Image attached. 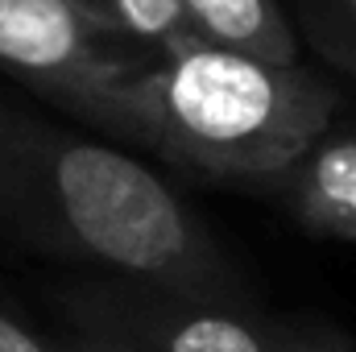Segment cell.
Instances as JSON below:
<instances>
[{
    "label": "cell",
    "instance_id": "cell-1",
    "mask_svg": "<svg viewBox=\"0 0 356 352\" xmlns=\"http://www.w3.org/2000/svg\"><path fill=\"white\" fill-rule=\"evenodd\" d=\"M0 245L79 273L253 294L175 182L0 91Z\"/></svg>",
    "mask_w": 356,
    "mask_h": 352
},
{
    "label": "cell",
    "instance_id": "cell-9",
    "mask_svg": "<svg viewBox=\"0 0 356 352\" xmlns=\"http://www.w3.org/2000/svg\"><path fill=\"white\" fill-rule=\"evenodd\" d=\"M277 352H356V340L348 332L332 328L327 319L282 315V349Z\"/></svg>",
    "mask_w": 356,
    "mask_h": 352
},
{
    "label": "cell",
    "instance_id": "cell-5",
    "mask_svg": "<svg viewBox=\"0 0 356 352\" xmlns=\"http://www.w3.org/2000/svg\"><path fill=\"white\" fill-rule=\"evenodd\" d=\"M261 191L298 228L332 241H356V129H327Z\"/></svg>",
    "mask_w": 356,
    "mask_h": 352
},
{
    "label": "cell",
    "instance_id": "cell-6",
    "mask_svg": "<svg viewBox=\"0 0 356 352\" xmlns=\"http://www.w3.org/2000/svg\"><path fill=\"white\" fill-rule=\"evenodd\" d=\"M199 42L266 63H298V29L277 0H182Z\"/></svg>",
    "mask_w": 356,
    "mask_h": 352
},
{
    "label": "cell",
    "instance_id": "cell-7",
    "mask_svg": "<svg viewBox=\"0 0 356 352\" xmlns=\"http://www.w3.org/2000/svg\"><path fill=\"white\" fill-rule=\"evenodd\" d=\"M83 4L108 25L116 42H129L149 58H162L195 42L182 0H83Z\"/></svg>",
    "mask_w": 356,
    "mask_h": 352
},
{
    "label": "cell",
    "instance_id": "cell-2",
    "mask_svg": "<svg viewBox=\"0 0 356 352\" xmlns=\"http://www.w3.org/2000/svg\"><path fill=\"white\" fill-rule=\"evenodd\" d=\"M336 104V88L302 63L195 38L120 75L88 125L191 175L261 191L332 129Z\"/></svg>",
    "mask_w": 356,
    "mask_h": 352
},
{
    "label": "cell",
    "instance_id": "cell-3",
    "mask_svg": "<svg viewBox=\"0 0 356 352\" xmlns=\"http://www.w3.org/2000/svg\"><path fill=\"white\" fill-rule=\"evenodd\" d=\"M67 332L99 336L124 352H277L282 315L257 294H224L162 278L75 273L54 286Z\"/></svg>",
    "mask_w": 356,
    "mask_h": 352
},
{
    "label": "cell",
    "instance_id": "cell-8",
    "mask_svg": "<svg viewBox=\"0 0 356 352\" xmlns=\"http://www.w3.org/2000/svg\"><path fill=\"white\" fill-rule=\"evenodd\" d=\"M294 29L340 71L356 75V0H298Z\"/></svg>",
    "mask_w": 356,
    "mask_h": 352
},
{
    "label": "cell",
    "instance_id": "cell-4",
    "mask_svg": "<svg viewBox=\"0 0 356 352\" xmlns=\"http://www.w3.org/2000/svg\"><path fill=\"white\" fill-rule=\"evenodd\" d=\"M137 63L83 0H0V71L83 125Z\"/></svg>",
    "mask_w": 356,
    "mask_h": 352
},
{
    "label": "cell",
    "instance_id": "cell-11",
    "mask_svg": "<svg viewBox=\"0 0 356 352\" xmlns=\"http://www.w3.org/2000/svg\"><path fill=\"white\" fill-rule=\"evenodd\" d=\"M58 344H63V352H124L108 340H99V336H83V332H63Z\"/></svg>",
    "mask_w": 356,
    "mask_h": 352
},
{
    "label": "cell",
    "instance_id": "cell-10",
    "mask_svg": "<svg viewBox=\"0 0 356 352\" xmlns=\"http://www.w3.org/2000/svg\"><path fill=\"white\" fill-rule=\"evenodd\" d=\"M0 352H63V344L54 336H42L29 319H21L0 298Z\"/></svg>",
    "mask_w": 356,
    "mask_h": 352
}]
</instances>
